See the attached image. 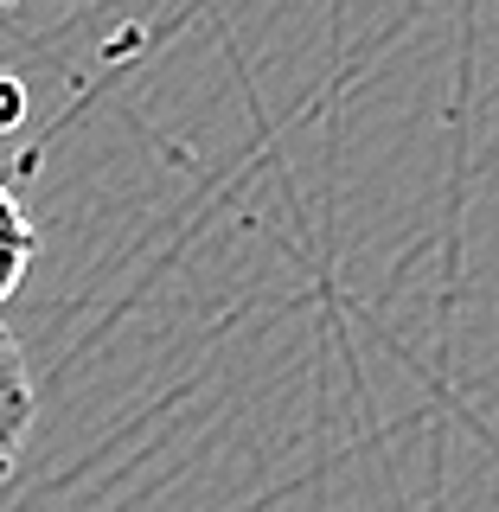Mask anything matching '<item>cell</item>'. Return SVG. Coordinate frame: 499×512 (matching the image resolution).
<instances>
[{"instance_id": "3957f363", "label": "cell", "mask_w": 499, "mask_h": 512, "mask_svg": "<svg viewBox=\"0 0 499 512\" xmlns=\"http://www.w3.org/2000/svg\"><path fill=\"white\" fill-rule=\"evenodd\" d=\"M26 122V90L13 77H0V128H20Z\"/></svg>"}, {"instance_id": "7a4b0ae2", "label": "cell", "mask_w": 499, "mask_h": 512, "mask_svg": "<svg viewBox=\"0 0 499 512\" xmlns=\"http://www.w3.org/2000/svg\"><path fill=\"white\" fill-rule=\"evenodd\" d=\"M32 256H39V224H32L26 205L13 199L7 186H0V301H7L13 288L26 282Z\"/></svg>"}, {"instance_id": "6da1fadb", "label": "cell", "mask_w": 499, "mask_h": 512, "mask_svg": "<svg viewBox=\"0 0 499 512\" xmlns=\"http://www.w3.org/2000/svg\"><path fill=\"white\" fill-rule=\"evenodd\" d=\"M32 416H39V391H32L20 340H13L7 320H0V480L13 474V461H20V448L32 436Z\"/></svg>"}]
</instances>
